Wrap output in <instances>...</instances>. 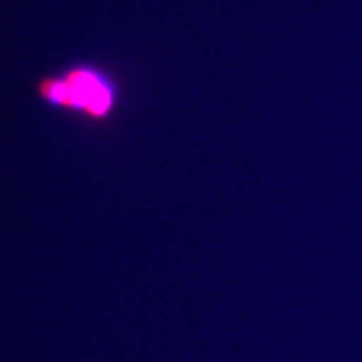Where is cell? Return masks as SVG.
I'll list each match as a JSON object with an SVG mask.
<instances>
[{
  "instance_id": "obj_1",
  "label": "cell",
  "mask_w": 362,
  "mask_h": 362,
  "mask_svg": "<svg viewBox=\"0 0 362 362\" xmlns=\"http://www.w3.org/2000/svg\"><path fill=\"white\" fill-rule=\"evenodd\" d=\"M37 93L47 106L93 122L110 119L119 98L118 86L110 76L90 65H76L61 76L44 77Z\"/></svg>"
}]
</instances>
